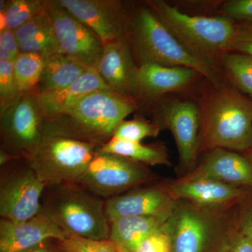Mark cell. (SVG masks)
Masks as SVG:
<instances>
[{
  "instance_id": "obj_1",
  "label": "cell",
  "mask_w": 252,
  "mask_h": 252,
  "mask_svg": "<svg viewBox=\"0 0 252 252\" xmlns=\"http://www.w3.org/2000/svg\"><path fill=\"white\" fill-rule=\"evenodd\" d=\"M132 99L111 91H93L59 117L44 120V137H63L100 147L114 136L118 126L137 108Z\"/></svg>"
},
{
  "instance_id": "obj_2",
  "label": "cell",
  "mask_w": 252,
  "mask_h": 252,
  "mask_svg": "<svg viewBox=\"0 0 252 252\" xmlns=\"http://www.w3.org/2000/svg\"><path fill=\"white\" fill-rule=\"evenodd\" d=\"M41 210L65 237L109 239L110 223L105 214V200L77 182L46 187Z\"/></svg>"
},
{
  "instance_id": "obj_3",
  "label": "cell",
  "mask_w": 252,
  "mask_h": 252,
  "mask_svg": "<svg viewBox=\"0 0 252 252\" xmlns=\"http://www.w3.org/2000/svg\"><path fill=\"white\" fill-rule=\"evenodd\" d=\"M126 39L140 64L155 63L168 67H187L215 85L220 84L213 65L187 49L151 8H141L130 23H127Z\"/></svg>"
},
{
  "instance_id": "obj_4",
  "label": "cell",
  "mask_w": 252,
  "mask_h": 252,
  "mask_svg": "<svg viewBox=\"0 0 252 252\" xmlns=\"http://www.w3.org/2000/svg\"><path fill=\"white\" fill-rule=\"evenodd\" d=\"M148 4L169 31L199 59L212 64L219 55L230 51L237 28L230 18L191 16L162 0L149 1Z\"/></svg>"
},
{
  "instance_id": "obj_5",
  "label": "cell",
  "mask_w": 252,
  "mask_h": 252,
  "mask_svg": "<svg viewBox=\"0 0 252 252\" xmlns=\"http://www.w3.org/2000/svg\"><path fill=\"white\" fill-rule=\"evenodd\" d=\"M200 143L210 150H250L252 146V99L232 88L217 92L204 116Z\"/></svg>"
},
{
  "instance_id": "obj_6",
  "label": "cell",
  "mask_w": 252,
  "mask_h": 252,
  "mask_svg": "<svg viewBox=\"0 0 252 252\" xmlns=\"http://www.w3.org/2000/svg\"><path fill=\"white\" fill-rule=\"evenodd\" d=\"M98 146L63 137L45 136L24 158L46 187L79 182Z\"/></svg>"
},
{
  "instance_id": "obj_7",
  "label": "cell",
  "mask_w": 252,
  "mask_h": 252,
  "mask_svg": "<svg viewBox=\"0 0 252 252\" xmlns=\"http://www.w3.org/2000/svg\"><path fill=\"white\" fill-rule=\"evenodd\" d=\"M179 202L164 225L171 252H217L228 234L220 212Z\"/></svg>"
},
{
  "instance_id": "obj_8",
  "label": "cell",
  "mask_w": 252,
  "mask_h": 252,
  "mask_svg": "<svg viewBox=\"0 0 252 252\" xmlns=\"http://www.w3.org/2000/svg\"><path fill=\"white\" fill-rule=\"evenodd\" d=\"M158 177L145 165L116 154L97 152L78 183L99 198L122 195Z\"/></svg>"
},
{
  "instance_id": "obj_9",
  "label": "cell",
  "mask_w": 252,
  "mask_h": 252,
  "mask_svg": "<svg viewBox=\"0 0 252 252\" xmlns=\"http://www.w3.org/2000/svg\"><path fill=\"white\" fill-rule=\"evenodd\" d=\"M37 92L22 94L4 112L0 113L1 149L18 158H26L44 138Z\"/></svg>"
},
{
  "instance_id": "obj_10",
  "label": "cell",
  "mask_w": 252,
  "mask_h": 252,
  "mask_svg": "<svg viewBox=\"0 0 252 252\" xmlns=\"http://www.w3.org/2000/svg\"><path fill=\"white\" fill-rule=\"evenodd\" d=\"M0 178V215L13 222H23L41 211V200L46 186L28 162L6 164L1 167Z\"/></svg>"
},
{
  "instance_id": "obj_11",
  "label": "cell",
  "mask_w": 252,
  "mask_h": 252,
  "mask_svg": "<svg viewBox=\"0 0 252 252\" xmlns=\"http://www.w3.org/2000/svg\"><path fill=\"white\" fill-rule=\"evenodd\" d=\"M48 10L59 44L60 54L95 69L104 44L97 34L67 11L59 0H49Z\"/></svg>"
},
{
  "instance_id": "obj_12",
  "label": "cell",
  "mask_w": 252,
  "mask_h": 252,
  "mask_svg": "<svg viewBox=\"0 0 252 252\" xmlns=\"http://www.w3.org/2000/svg\"><path fill=\"white\" fill-rule=\"evenodd\" d=\"M158 123L171 131L184 172H192L200 148L203 120L198 106L192 101H172L164 105L158 116Z\"/></svg>"
},
{
  "instance_id": "obj_13",
  "label": "cell",
  "mask_w": 252,
  "mask_h": 252,
  "mask_svg": "<svg viewBox=\"0 0 252 252\" xmlns=\"http://www.w3.org/2000/svg\"><path fill=\"white\" fill-rule=\"evenodd\" d=\"M59 2L94 32L104 44L125 39L127 20L117 0H59Z\"/></svg>"
},
{
  "instance_id": "obj_14",
  "label": "cell",
  "mask_w": 252,
  "mask_h": 252,
  "mask_svg": "<svg viewBox=\"0 0 252 252\" xmlns=\"http://www.w3.org/2000/svg\"><path fill=\"white\" fill-rule=\"evenodd\" d=\"M165 187L177 201L213 211H220L239 200L245 193L243 189L236 186L189 175Z\"/></svg>"
},
{
  "instance_id": "obj_15",
  "label": "cell",
  "mask_w": 252,
  "mask_h": 252,
  "mask_svg": "<svg viewBox=\"0 0 252 252\" xmlns=\"http://www.w3.org/2000/svg\"><path fill=\"white\" fill-rule=\"evenodd\" d=\"M177 203L165 185L152 186L106 200V217L109 223L121 217L130 216L169 219Z\"/></svg>"
},
{
  "instance_id": "obj_16",
  "label": "cell",
  "mask_w": 252,
  "mask_h": 252,
  "mask_svg": "<svg viewBox=\"0 0 252 252\" xmlns=\"http://www.w3.org/2000/svg\"><path fill=\"white\" fill-rule=\"evenodd\" d=\"M65 238L41 210L26 221L0 220V252H23L48 240L61 241Z\"/></svg>"
},
{
  "instance_id": "obj_17",
  "label": "cell",
  "mask_w": 252,
  "mask_h": 252,
  "mask_svg": "<svg viewBox=\"0 0 252 252\" xmlns=\"http://www.w3.org/2000/svg\"><path fill=\"white\" fill-rule=\"evenodd\" d=\"M137 69L126 38L104 44L103 52L95 68L109 90L132 99H134L132 84Z\"/></svg>"
},
{
  "instance_id": "obj_18",
  "label": "cell",
  "mask_w": 252,
  "mask_h": 252,
  "mask_svg": "<svg viewBox=\"0 0 252 252\" xmlns=\"http://www.w3.org/2000/svg\"><path fill=\"white\" fill-rule=\"evenodd\" d=\"M198 74L193 69L184 67H168L155 63L137 66L132 96L154 98L167 93L178 91L188 85Z\"/></svg>"
},
{
  "instance_id": "obj_19",
  "label": "cell",
  "mask_w": 252,
  "mask_h": 252,
  "mask_svg": "<svg viewBox=\"0 0 252 252\" xmlns=\"http://www.w3.org/2000/svg\"><path fill=\"white\" fill-rule=\"evenodd\" d=\"M189 175L207 177L236 187H252V161L224 149L210 150Z\"/></svg>"
},
{
  "instance_id": "obj_20",
  "label": "cell",
  "mask_w": 252,
  "mask_h": 252,
  "mask_svg": "<svg viewBox=\"0 0 252 252\" xmlns=\"http://www.w3.org/2000/svg\"><path fill=\"white\" fill-rule=\"evenodd\" d=\"M110 91L94 68H89L72 84L61 90L38 94L37 102L44 120L63 114L74 102L94 91Z\"/></svg>"
},
{
  "instance_id": "obj_21",
  "label": "cell",
  "mask_w": 252,
  "mask_h": 252,
  "mask_svg": "<svg viewBox=\"0 0 252 252\" xmlns=\"http://www.w3.org/2000/svg\"><path fill=\"white\" fill-rule=\"evenodd\" d=\"M167 220L158 217H121L109 223V239L123 252H135L146 238L161 229Z\"/></svg>"
},
{
  "instance_id": "obj_22",
  "label": "cell",
  "mask_w": 252,
  "mask_h": 252,
  "mask_svg": "<svg viewBox=\"0 0 252 252\" xmlns=\"http://www.w3.org/2000/svg\"><path fill=\"white\" fill-rule=\"evenodd\" d=\"M87 69L60 53L53 55L46 59L36 92L44 94L61 90L77 80Z\"/></svg>"
},
{
  "instance_id": "obj_23",
  "label": "cell",
  "mask_w": 252,
  "mask_h": 252,
  "mask_svg": "<svg viewBox=\"0 0 252 252\" xmlns=\"http://www.w3.org/2000/svg\"><path fill=\"white\" fill-rule=\"evenodd\" d=\"M97 152L122 156L145 165H171L167 149L160 144L144 145L141 142H127L112 137L107 143L97 147Z\"/></svg>"
},
{
  "instance_id": "obj_24",
  "label": "cell",
  "mask_w": 252,
  "mask_h": 252,
  "mask_svg": "<svg viewBox=\"0 0 252 252\" xmlns=\"http://www.w3.org/2000/svg\"><path fill=\"white\" fill-rule=\"evenodd\" d=\"M46 58L36 53L20 52L14 62L15 78L21 94L36 91Z\"/></svg>"
},
{
  "instance_id": "obj_25",
  "label": "cell",
  "mask_w": 252,
  "mask_h": 252,
  "mask_svg": "<svg viewBox=\"0 0 252 252\" xmlns=\"http://www.w3.org/2000/svg\"><path fill=\"white\" fill-rule=\"evenodd\" d=\"M0 9H4L6 28L16 31L48 8L49 0H11L0 1Z\"/></svg>"
},
{
  "instance_id": "obj_26",
  "label": "cell",
  "mask_w": 252,
  "mask_h": 252,
  "mask_svg": "<svg viewBox=\"0 0 252 252\" xmlns=\"http://www.w3.org/2000/svg\"><path fill=\"white\" fill-rule=\"evenodd\" d=\"M223 66L235 85L252 100V56L243 53H225Z\"/></svg>"
},
{
  "instance_id": "obj_27",
  "label": "cell",
  "mask_w": 252,
  "mask_h": 252,
  "mask_svg": "<svg viewBox=\"0 0 252 252\" xmlns=\"http://www.w3.org/2000/svg\"><path fill=\"white\" fill-rule=\"evenodd\" d=\"M161 128V126L156 122L136 118L121 123L114 131L113 137L127 142H140L147 137H157Z\"/></svg>"
},
{
  "instance_id": "obj_28",
  "label": "cell",
  "mask_w": 252,
  "mask_h": 252,
  "mask_svg": "<svg viewBox=\"0 0 252 252\" xmlns=\"http://www.w3.org/2000/svg\"><path fill=\"white\" fill-rule=\"evenodd\" d=\"M55 246L65 252H123L110 239L96 240L78 236H68Z\"/></svg>"
},
{
  "instance_id": "obj_29",
  "label": "cell",
  "mask_w": 252,
  "mask_h": 252,
  "mask_svg": "<svg viewBox=\"0 0 252 252\" xmlns=\"http://www.w3.org/2000/svg\"><path fill=\"white\" fill-rule=\"evenodd\" d=\"M21 95L15 78L14 62L0 61V113L11 107Z\"/></svg>"
},
{
  "instance_id": "obj_30",
  "label": "cell",
  "mask_w": 252,
  "mask_h": 252,
  "mask_svg": "<svg viewBox=\"0 0 252 252\" xmlns=\"http://www.w3.org/2000/svg\"><path fill=\"white\" fill-rule=\"evenodd\" d=\"M18 45L20 52L36 53L42 55L46 59L60 53L54 26L51 29L21 41L18 43Z\"/></svg>"
},
{
  "instance_id": "obj_31",
  "label": "cell",
  "mask_w": 252,
  "mask_h": 252,
  "mask_svg": "<svg viewBox=\"0 0 252 252\" xmlns=\"http://www.w3.org/2000/svg\"><path fill=\"white\" fill-rule=\"evenodd\" d=\"M51 28H53L52 20L47 8L44 12L38 14L14 32L19 43Z\"/></svg>"
},
{
  "instance_id": "obj_32",
  "label": "cell",
  "mask_w": 252,
  "mask_h": 252,
  "mask_svg": "<svg viewBox=\"0 0 252 252\" xmlns=\"http://www.w3.org/2000/svg\"><path fill=\"white\" fill-rule=\"evenodd\" d=\"M135 252H171L170 238L164 226L146 238Z\"/></svg>"
},
{
  "instance_id": "obj_33",
  "label": "cell",
  "mask_w": 252,
  "mask_h": 252,
  "mask_svg": "<svg viewBox=\"0 0 252 252\" xmlns=\"http://www.w3.org/2000/svg\"><path fill=\"white\" fill-rule=\"evenodd\" d=\"M243 53L252 56V23L237 24L236 32L230 51Z\"/></svg>"
},
{
  "instance_id": "obj_34",
  "label": "cell",
  "mask_w": 252,
  "mask_h": 252,
  "mask_svg": "<svg viewBox=\"0 0 252 252\" xmlns=\"http://www.w3.org/2000/svg\"><path fill=\"white\" fill-rule=\"evenodd\" d=\"M223 10L230 18L252 23V0H232L225 3Z\"/></svg>"
},
{
  "instance_id": "obj_35",
  "label": "cell",
  "mask_w": 252,
  "mask_h": 252,
  "mask_svg": "<svg viewBox=\"0 0 252 252\" xmlns=\"http://www.w3.org/2000/svg\"><path fill=\"white\" fill-rule=\"evenodd\" d=\"M0 48L6 50L14 62L20 54L19 45L14 31L6 28L0 31Z\"/></svg>"
},
{
  "instance_id": "obj_36",
  "label": "cell",
  "mask_w": 252,
  "mask_h": 252,
  "mask_svg": "<svg viewBox=\"0 0 252 252\" xmlns=\"http://www.w3.org/2000/svg\"><path fill=\"white\" fill-rule=\"evenodd\" d=\"M230 252H252L251 240L241 230L231 235Z\"/></svg>"
},
{
  "instance_id": "obj_37",
  "label": "cell",
  "mask_w": 252,
  "mask_h": 252,
  "mask_svg": "<svg viewBox=\"0 0 252 252\" xmlns=\"http://www.w3.org/2000/svg\"><path fill=\"white\" fill-rule=\"evenodd\" d=\"M240 230L248 235L252 243V205L247 210L242 219Z\"/></svg>"
},
{
  "instance_id": "obj_38",
  "label": "cell",
  "mask_w": 252,
  "mask_h": 252,
  "mask_svg": "<svg viewBox=\"0 0 252 252\" xmlns=\"http://www.w3.org/2000/svg\"><path fill=\"white\" fill-rule=\"evenodd\" d=\"M47 242L39 244L34 248L29 249L23 252H54V248L50 246Z\"/></svg>"
},
{
  "instance_id": "obj_39",
  "label": "cell",
  "mask_w": 252,
  "mask_h": 252,
  "mask_svg": "<svg viewBox=\"0 0 252 252\" xmlns=\"http://www.w3.org/2000/svg\"><path fill=\"white\" fill-rule=\"evenodd\" d=\"M18 158L13 157V156L10 155L7 152L0 149V165L1 167L4 166L6 164L9 163V162L14 161V160H18Z\"/></svg>"
},
{
  "instance_id": "obj_40",
  "label": "cell",
  "mask_w": 252,
  "mask_h": 252,
  "mask_svg": "<svg viewBox=\"0 0 252 252\" xmlns=\"http://www.w3.org/2000/svg\"><path fill=\"white\" fill-rule=\"evenodd\" d=\"M231 235L229 234L225 236L224 240L222 242L220 249L217 252H230V243H231Z\"/></svg>"
},
{
  "instance_id": "obj_41",
  "label": "cell",
  "mask_w": 252,
  "mask_h": 252,
  "mask_svg": "<svg viewBox=\"0 0 252 252\" xmlns=\"http://www.w3.org/2000/svg\"><path fill=\"white\" fill-rule=\"evenodd\" d=\"M246 156L252 161V146L251 149H250V150H249V151H248V152H247V155Z\"/></svg>"
},
{
  "instance_id": "obj_42",
  "label": "cell",
  "mask_w": 252,
  "mask_h": 252,
  "mask_svg": "<svg viewBox=\"0 0 252 252\" xmlns=\"http://www.w3.org/2000/svg\"><path fill=\"white\" fill-rule=\"evenodd\" d=\"M54 248V252H65L63 251V250H60V249L56 248V246L53 247Z\"/></svg>"
}]
</instances>
